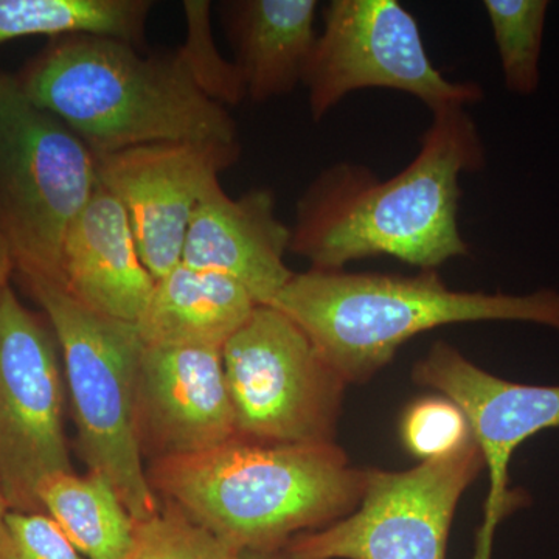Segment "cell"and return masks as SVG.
<instances>
[{
    "label": "cell",
    "mask_w": 559,
    "mask_h": 559,
    "mask_svg": "<svg viewBox=\"0 0 559 559\" xmlns=\"http://www.w3.org/2000/svg\"><path fill=\"white\" fill-rule=\"evenodd\" d=\"M485 165L487 151L468 110H432L418 153L399 175L382 179L353 162L320 171L297 201L289 250L322 271L374 257L437 271L469 257L459 224L460 179Z\"/></svg>",
    "instance_id": "obj_1"
},
{
    "label": "cell",
    "mask_w": 559,
    "mask_h": 559,
    "mask_svg": "<svg viewBox=\"0 0 559 559\" xmlns=\"http://www.w3.org/2000/svg\"><path fill=\"white\" fill-rule=\"evenodd\" d=\"M151 488L238 550H277L358 509L369 469L336 443L234 439L198 454L154 460Z\"/></svg>",
    "instance_id": "obj_2"
},
{
    "label": "cell",
    "mask_w": 559,
    "mask_h": 559,
    "mask_svg": "<svg viewBox=\"0 0 559 559\" xmlns=\"http://www.w3.org/2000/svg\"><path fill=\"white\" fill-rule=\"evenodd\" d=\"M20 83L94 156L153 143L240 145L237 121L198 86L178 50L148 57L123 40L68 36Z\"/></svg>",
    "instance_id": "obj_3"
},
{
    "label": "cell",
    "mask_w": 559,
    "mask_h": 559,
    "mask_svg": "<svg viewBox=\"0 0 559 559\" xmlns=\"http://www.w3.org/2000/svg\"><path fill=\"white\" fill-rule=\"evenodd\" d=\"M271 305L305 331L347 385L371 380L417 334L452 323L528 322L559 333V290H455L433 270L411 277L310 270L294 274Z\"/></svg>",
    "instance_id": "obj_4"
},
{
    "label": "cell",
    "mask_w": 559,
    "mask_h": 559,
    "mask_svg": "<svg viewBox=\"0 0 559 559\" xmlns=\"http://www.w3.org/2000/svg\"><path fill=\"white\" fill-rule=\"evenodd\" d=\"M60 345L81 457L116 488L135 521L160 510L151 488L135 423L143 341L135 323L98 314L61 286L27 280Z\"/></svg>",
    "instance_id": "obj_5"
},
{
    "label": "cell",
    "mask_w": 559,
    "mask_h": 559,
    "mask_svg": "<svg viewBox=\"0 0 559 559\" xmlns=\"http://www.w3.org/2000/svg\"><path fill=\"white\" fill-rule=\"evenodd\" d=\"M97 187L90 146L0 73V230L25 282L62 285L66 235Z\"/></svg>",
    "instance_id": "obj_6"
},
{
    "label": "cell",
    "mask_w": 559,
    "mask_h": 559,
    "mask_svg": "<svg viewBox=\"0 0 559 559\" xmlns=\"http://www.w3.org/2000/svg\"><path fill=\"white\" fill-rule=\"evenodd\" d=\"M237 437L261 443H336L344 380L310 337L272 305L223 347Z\"/></svg>",
    "instance_id": "obj_7"
},
{
    "label": "cell",
    "mask_w": 559,
    "mask_h": 559,
    "mask_svg": "<svg viewBox=\"0 0 559 559\" xmlns=\"http://www.w3.org/2000/svg\"><path fill=\"white\" fill-rule=\"evenodd\" d=\"M304 86L314 121L353 92L373 87L412 95L430 112L485 97L480 84L447 79L432 64L417 20L399 0H331Z\"/></svg>",
    "instance_id": "obj_8"
},
{
    "label": "cell",
    "mask_w": 559,
    "mask_h": 559,
    "mask_svg": "<svg viewBox=\"0 0 559 559\" xmlns=\"http://www.w3.org/2000/svg\"><path fill=\"white\" fill-rule=\"evenodd\" d=\"M481 468L474 440L415 468H369L358 509L290 539L286 554L293 559H447L459 500Z\"/></svg>",
    "instance_id": "obj_9"
},
{
    "label": "cell",
    "mask_w": 559,
    "mask_h": 559,
    "mask_svg": "<svg viewBox=\"0 0 559 559\" xmlns=\"http://www.w3.org/2000/svg\"><path fill=\"white\" fill-rule=\"evenodd\" d=\"M60 345L11 286L0 296V484L10 510L44 513L40 481L70 471Z\"/></svg>",
    "instance_id": "obj_10"
},
{
    "label": "cell",
    "mask_w": 559,
    "mask_h": 559,
    "mask_svg": "<svg viewBox=\"0 0 559 559\" xmlns=\"http://www.w3.org/2000/svg\"><path fill=\"white\" fill-rule=\"evenodd\" d=\"M412 380L454 401L468 419L489 474L484 524L473 559H491L496 528L514 506L509 492L511 457L530 437L559 428V385L502 380L444 341H437L415 364Z\"/></svg>",
    "instance_id": "obj_11"
},
{
    "label": "cell",
    "mask_w": 559,
    "mask_h": 559,
    "mask_svg": "<svg viewBox=\"0 0 559 559\" xmlns=\"http://www.w3.org/2000/svg\"><path fill=\"white\" fill-rule=\"evenodd\" d=\"M240 154L241 145L170 142L95 156L98 182L123 205L154 280L180 264L194 210Z\"/></svg>",
    "instance_id": "obj_12"
},
{
    "label": "cell",
    "mask_w": 559,
    "mask_h": 559,
    "mask_svg": "<svg viewBox=\"0 0 559 559\" xmlns=\"http://www.w3.org/2000/svg\"><path fill=\"white\" fill-rule=\"evenodd\" d=\"M143 459L198 454L237 439L223 349L143 344L135 388Z\"/></svg>",
    "instance_id": "obj_13"
},
{
    "label": "cell",
    "mask_w": 559,
    "mask_h": 559,
    "mask_svg": "<svg viewBox=\"0 0 559 559\" xmlns=\"http://www.w3.org/2000/svg\"><path fill=\"white\" fill-rule=\"evenodd\" d=\"M290 227L277 215L275 194L246 191L238 200L216 183L191 216L180 263L240 283L259 305H271L296 272L285 263Z\"/></svg>",
    "instance_id": "obj_14"
},
{
    "label": "cell",
    "mask_w": 559,
    "mask_h": 559,
    "mask_svg": "<svg viewBox=\"0 0 559 559\" xmlns=\"http://www.w3.org/2000/svg\"><path fill=\"white\" fill-rule=\"evenodd\" d=\"M61 288L90 310L138 323L156 280L146 270L120 201L98 182L70 224L61 253Z\"/></svg>",
    "instance_id": "obj_15"
},
{
    "label": "cell",
    "mask_w": 559,
    "mask_h": 559,
    "mask_svg": "<svg viewBox=\"0 0 559 559\" xmlns=\"http://www.w3.org/2000/svg\"><path fill=\"white\" fill-rule=\"evenodd\" d=\"M318 0H230L221 20L235 50L234 64L253 103L293 94L304 84L318 40Z\"/></svg>",
    "instance_id": "obj_16"
},
{
    "label": "cell",
    "mask_w": 559,
    "mask_h": 559,
    "mask_svg": "<svg viewBox=\"0 0 559 559\" xmlns=\"http://www.w3.org/2000/svg\"><path fill=\"white\" fill-rule=\"evenodd\" d=\"M257 307L235 280L180 263L156 280L135 326L148 347L223 349Z\"/></svg>",
    "instance_id": "obj_17"
},
{
    "label": "cell",
    "mask_w": 559,
    "mask_h": 559,
    "mask_svg": "<svg viewBox=\"0 0 559 559\" xmlns=\"http://www.w3.org/2000/svg\"><path fill=\"white\" fill-rule=\"evenodd\" d=\"M38 499L87 559H123L130 550L135 520L103 474H50L39 484Z\"/></svg>",
    "instance_id": "obj_18"
},
{
    "label": "cell",
    "mask_w": 559,
    "mask_h": 559,
    "mask_svg": "<svg viewBox=\"0 0 559 559\" xmlns=\"http://www.w3.org/2000/svg\"><path fill=\"white\" fill-rule=\"evenodd\" d=\"M150 0H0V46L27 36H98L142 46Z\"/></svg>",
    "instance_id": "obj_19"
},
{
    "label": "cell",
    "mask_w": 559,
    "mask_h": 559,
    "mask_svg": "<svg viewBox=\"0 0 559 559\" xmlns=\"http://www.w3.org/2000/svg\"><path fill=\"white\" fill-rule=\"evenodd\" d=\"M547 0H485L507 90L521 97L536 94Z\"/></svg>",
    "instance_id": "obj_20"
},
{
    "label": "cell",
    "mask_w": 559,
    "mask_h": 559,
    "mask_svg": "<svg viewBox=\"0 0 559 559\" xmlns=\"http://www.w3.org/2000/svg\"><path fill=\"white\" fill-rule=\"evenodd\" d=\"M240 551L178 507L164 502L154 516L135 521L123 559H238Z\"/></svg>",
    "instance_id": "obj_21"
},
{
    "label": "cell",
    "mask_w": 559,
    "mask_h": 559,
    "mask_svg": "<svg viewBox=\"0 0 559 559\" xmlns=\"http://www.w3.org/2000/svg\"><path fill=\"white\" fill-rule=\"evenodd\" d=\"M187 36L178 53L191 75L212 100L219 105L237 106L246 100L245 84L234 62L224 60L216 49L210 27V3L205 0H186Z\"/></svg>",
    "instance_id": "obj_22"
},
{
    "label": "cell",
    "mask_w": 559,
    "mask_h": 559,
    "mask_svg": "<svg viewBox=\"0 0 559 559\" xmlns=\"http://www.w3.org/2000/svg\"><path fill=\"white\" fill-rule=\"evenodd\" d=\"M404 447L419 462L454 454L473 440L468 419L447 396H426L411 404L401 423Z\"/></svg>",
    "instance_id": "obj_23"
},
{
    "label": "cell",
    "mask_w": 559,
    "mask_h": 559,
    "mask_svg": "<svg viewBox=\"0 0 559 559\" xmlns=\"http://www.w3.org/2000/svg\"><path fill=\"white\" fill-rule=\"evenodd\" d=\"M0 559H87L49 514L11 510Z\"/></svg>",
    "instance_id": "obj_24"
},
{
    "label": "cell",
    "mask_w": 559,
    "mask_h": 559,
    "mask_svg": "<svg viewBox=\"0 0 559 559\" xmlns=\"http://www.w3.org/2000/svg\"><path fill=\"white\" fill-rule=\"evenodd\" d=\"M13 270H16L13 253H11V248L9 241H7L5 235L0 230V296H2L3 289L9 286L10 274Z\"/></svg>",
    "instance_id": "obj_25"
},
{
    "label": "cell",
    "mask_w": 559,
    "mask_h": 559,
    "mask_svg": "<svg viewBox=\"0 0 559 559\" xmlns=\"http://www.w3.org/2000/svg\"><path fill=\"white\" fill-rule=\"evenodd\" d=\"M238 559H293L285 549L277 550H241Z\"/></svg>",
    "instance_id": "obj_26"
},
{
    "label": "cell",
    "mask_w": 559,
    "mask_h": 559,
    "mask_svg": "<svg viewBox=\"0 0 559 559\" xmlns=\"http://www.w3.org/2000/svg\"><path fill=\"white\" fill-rule=\"evenodd\" d=\"M10 506L7 502L5 492H3L2 484H0V549H2L3 540L7 536V516L10 513Z\"/></svg>",
    "instance_id": "obj_27"
}]
</instances>
